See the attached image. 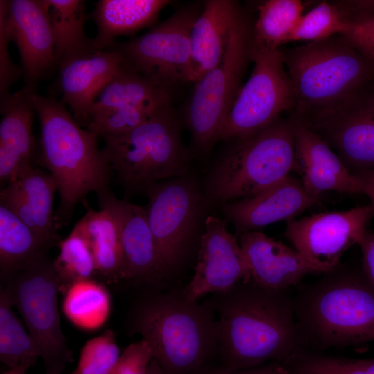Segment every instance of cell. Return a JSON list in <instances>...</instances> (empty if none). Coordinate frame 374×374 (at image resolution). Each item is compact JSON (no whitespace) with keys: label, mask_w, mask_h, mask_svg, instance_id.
Listing matches in <instances>:
<instances>
[{"label":"cell","mask_w":374,"mask_h":374,"mask_svg":"<svg viewBox=\"0 0 374 374\" xmlns=\"http://www.w3.org/2000/svg\"><path fill=\"white\" fill-rule=\"evenodd\" d=\"M171 105L123 107L92 115L87 129L98 137L123 134L152 118Z\"/></svg>","instance_id":"36"},{"label":"cell","mask_w":374,"mask_h":374,"mask_svg":"<svg viewBox=\"0 0 374 374\" xmlns=\"http://www.w3.org/2000/svg\"><path fill=\"white\" fill-rule=\"evenodd\" d=\"M57 184L49 172L33 167L3 186L0 205L12 212L51 248L60 242L53 200Z\"/></svg>","instance_id":"20"},{"label":"cell","mask_w":374,"mask_h":374,"mask_svg":"<svg viewBox=\"0 0 374 374\" xmlns=\"http://www.w3.org/2000/svg\"><path fill=\"white\" fill-rule=\"evenodd\" d=\"M258 9V18L252 25L251 41L274 48L290 42L304 15L303 3L300 0H268Z\"/></svg>","instance_id":"31"},{"label":"cell","mask_w":374,"mask_h":374,"mask_svg":"<svg viewBox=\"0 0 374 374\" xmlns=\"http://www.w3.org/2000/svg\"><path fill=\"white\" fill-rule=\"evenodd\" d=\"M335 3L347 12H374V0L338 1Z\"/></svg>","instance_id":"42"},{"label":"cell","mask_w":374,"mask_h":374,"mask_svg":"<svg viewBox=\"0 0 374 374\" xmlns=\"http://www.w3.org/2000/svg\"><path fill=\"white\" fill-rule=\"evenodd\" d=\"M172 107L130 132L105 136L103 150L125 192L186 175L190 154Z\"/></svg>","instance_id":"7"},{"label":"cell","mask_w":374,"mask_h":374,"mask_svg":"<svg viewBox=\"0 0 374 374\" xmlns=\"http://www.w3.org/2000/svg\"><path fill=\"white\" fill-rule=\"evenodd\" d=\"M144 191L149 226L170 279L186 256L202 197L195 183L184 177L151 184Z\"/></svg>","instance_id":"12"},{"label":"cell","mask_w":374,"mask_h":374,"mask_svg":"<svg viewBox=\"0 0 374 374\" xmlns=\"http://www.w3.org/2000/svg\"><path fill=\"white\" fill-rule=\"evenodd\" d=\"M291 121L295 136V167L300 170L305 190L317 197L326 191L362 193L358 177L331 147L313 131Z\"/></svg>","instance_id":"22"},{"label":"cell","mask_w":374,"mask_h":374,"mask_svg":"<svg viewBox=\"0 0 374 374\" xmlns=\"http://www.w3.org/2000/svg\"><path fill=\"white\" fill-rule=\"evenodd\" d=\"M146 374H163L157 361L152 358L149 363Z\"/></svg>","instance_id":"46"},{"label":"cell","mask_w":374,"mask_h":374,"mask_svg":"<svg viewBox=\"0 0 374 374\" xmlns=\"http://www.w3.org/2000/svg\"><path fill=\"white\" fill-rule=\"evenodd\" d=\"M130 332L149 345L163 374H200L218 357L213 310L204 301H189L182 289L139 299L131 313Z\"/></svg>","instance_id":"5"},{"label":"cell","mask_w":374,"mask_h":374,"mask_svg":"<svg viewBox=\"0 0 374 374\" xmlns=\"http://www.w3.org/2000/svg\"><path fill=\"white\" fill-rule=\"evenodd\" d=\"M111 310L110 295L101 283L92 278L76 281L65 291L63 311L75 326L95 330L106 322Z\"/></svg>","instance_id":"30"},{"label":"cell","mask_w":374,"mask_h":374,"mask_svg":"<svg viewBox=\"0 0 374 374\" xmlns=\"http://www.w3.org/2000/svg\"><path fill=\"white\" fill-rule=\"evenodd\" d=\"M356 175L361 183L362 193L368 196L374 213V168Z\"/></svg>","instance_id":"43"},{"label":"cell","mask_w":374,"mask_h":374,"mask_svg":"<svg viewBox=\"0 0 374 374\" xmlns=\"http://www.w3.org/2000/svg\"><path fill=\"white\" fill-rule=\"evenodd\" d=\"M53 32L57 67L96 52L93 39L84 33L86 1L83 0H43Z\"/></svg>","instance_id":"26"},{"label":"cell","mask_w":374,"mask_h":374,"mask_svg":"<svg viewBox=\"0 0 374 374\" xmlns=\"http://www.w3.org/2000/svg\"><path fill=\"white\" fill-rule=\"evenodd\" d=\"M320 203L319 197L309 194L301 181L289 175L256 195L222 204V210L240 235L276 222H288Z\"/></svg>","instance_id":"18"},{"label":"cell","mask_w":374,"mask_h":374,"mask_svg":"<svg viewBox=\"0 0 374 374\" xmlns=\"http://www.w3.org/2000/svg\"><path fill=\"white\" fill-rule=\"evenodd\" d=\"M0 20L19 50L26 87L57 66L49 17L43 0H1Z\"/></svg>","instance_id":"16"},{"label":"cell","mask_w":374,"mask_h":374,"mask_svg":"<svg viewBox=\"0 0 374 374\" xmlns=\"http://www.w3.org/2000/svg\"><path fill=\"white\" fill-rule=\"evenodd\" d=\"M242 10L231 0H209L190 31L189 82L197 83L222 60L231 30Z\"/></svg>","instance_id":"24"},{"label":"cell","mask_w":374,"mask_h":374,"mask_svg":"<svg viewBox=\"0 0 374 374\" xmlns=\"http://www.w3.org/2000/svg\"><path fill=\"white\" fill-rule=\"evenodd\" d=\"M199 13L179 10L143 35L111 47L123 55V63L170 90L189 82L190 31Z\"/></svg>","instance_id":"11"},{"label":"cell","mask_w":374,"mask_h":374,"mask_svg":"<svg viewBox=\"0 0 374 374\" xmlns=\"http://www.w3.org/2000/svg\"><path fill=\"white\" fill-rule=\"evenodd\" d=\"M346 24V15L335 2L323 1L303 15L290 42L323 41L342 35Z\"/></svg>","instance_id":"35"},{"label":"cell","mask_w":374,"mask_h":374,"mask_svg":"<svg viewBox=\"0 0 374 374\" xmlns=\"http://www.w3.org/2000/svg\"><path fill=\"white\" fill-rule=\"evenodd\" d=\"M59 247V254L53 260L61 283L60 290L65 292L72 283L91 278L97 272L90 243L76 224Z\"/></svg>","instance_id":"33"},{"label":"cell","mask_w":374,"mask_h":374,"mask_svg":"<svg viewBox=\"0 0 374 374\" xmlns=\"http://www.w3.org/2000/svg\"><path fill=\"white\" fill-rule=\"evenodd\" d=\"M358 244L362 254V269L374 285V232L367 230Z\"/></svg>","instance_id":"41"},{"label":"cell","mask_w":374,"mask_h":374,"mask_svg":"<svg viewBox=\"0 0 374 374\" xmlns=\"http://www.w3.org/2000/svg\"><path fill=\"white\" fill-rule=\"evenodd\" d=\"M0 102V182L5 186L35 167L40 152L33 132L35 112L26 88Z\"/></svg>","instance_id":"19"},{"label":"cell","mask_w":374,"mask_h":374,"mask_svg":"<svg viewBox=\"0 0 374 374\" xmlns=\"http://www.w3.org/2000/svg\"><path fill=\"white\" fill-rule=\"evenodd\" d=\"M24 87L40 125L39 162L57 186L60 204L55 222L58 229L69 224L75 206L84 202L89 193L98 195L109 190L112 171L95 133L83 129L62 101Z\"/></svg>","instance_id":"3"},{"label":"cell","mask_w":374,"mask_h":374,"mask_svg":"<svg viewBox=\"0 0 374 374\" xmlns=\"http://www.w3.org/2000/svg\"><path fill=\"white\" fill-rule=\"evenodd\" d=\"M100 208L109 211L119 228L123 250L122 279L155 287L170 278L148 221L145 207L120 199L110 190L97 195Z\"/></svg>","instance_id":"15"},{"label":"cell","mask_w":374,"mask_h":374,"mask_svg":"<svg viewBox=\"0 0 374 374\" xmlns=\"http://www.w3.org/2000/svg\"><path fill=\"white\" fill-rule=\"evenodd\" d=\"M238 236L251 278L263 287L288 290L299 285L305 275L317 274L296 249L262 232L253 231Z\"/></svg>","instance_id":"23"},{"label":"cell","mask_w":374,"mask_h":374,"mask_svg":"<svg viewBox=\"0 0 374 374\" xmlns=\"http://www.w3.org/2000/svg\"><path fill=\"white\" fill-rule=\"evenodd\" d=\"M274 374H293L290 370L283 364L276 362Z\"/></svg>","instance_id":"47"},{"label":"cell","mask_w":374,"mask_h":374,"mask_svg":"<svg viewBox=\"0 0 374 374\" xmlns=\"http://www.w3.org/2000/svg\"><path fill=\"white\" fill-rule=\"evenodd\" d=\"M30 367L26 364H19V365L10 368V369L3 374H27V370Z\"/></svg>","instance_id":"45"},{"label":"cell","mask_w":374,"mask_h":374,"mask_svg":"<svg viewBox=\"0 0 374 374\" xmlns=\"http://www.w3.org/2000/svg\"><path fill=\"white\" fill-rule=\"evenodd\" d=\"M85 206L87 211L76 224L90 243L96 271L109 282L122 280L123 257L117 222L107 210Z\"/></svg>","instance_id":"27"},{"label":"cell","mask_w":374,"mask_h":374,"mask_svg":"<svg viewBox=\"0 0 374 374\" xmlns=\"http://www.w3.org/2000/svg\"><path fill=\"white\" fill-rule=\"evenodd\" d=\"M50 248L12 212L0 205L1 278L21 268Z\"/></svg>","instance_id":"29"},{"label":"cell","mask_w":374,"mask_h":374,"mask_svg":"<svg viewBox=\"0 0 374 374\" xmlns=\"http://www.w3.org/2000/svg\"><path fill=\"white\" fill-rule=\"evenodd\" d=\"M343 12L346 15L347 24L341 35L374 64V12Z\"/></svg>","instance_id":"38"},{"label":"cell","mask_w":374,"mask_h":374,"mask_svg":"<svg viewBox=\"0 0 374 374\" xmlns=\"http://www.w3.org/2000/svg\"><path fill=\"white\" fill-rule=\"evenodd\" d=\"M283 51L295 94L289 118L310 130L374 81V64L341 35Z\"/></svg>","instance_id":"4"},{"label":"cell","mask_w":374,"mask_h":374,"mask_svg":"<svg viewBox=\"0 0 374 374\" xmlns=\"http://www.w3.org/2000/svg\"><path fill=\"white\" fill-rule=\"evenodd\" d=\"M152 358V351L144 340L132 343L121 354L111 374H146Z\"/></svg>","instance_id":"39"},{"label":"cell","mask_w":374,"mask_h":374,"mask_svg":"<svg viewBox=\"0 0 374 374\" xmlns=\"http://www.w3.org/2000/svg\"><path fill=\"white\" fill-rule=\"evenodd\" d=\"M232 145L218 159L205 186V199L222 205L251 197L289 176L295 168L294 126L278 118Z\"/></svg>","instance_id":"6"},{"label":"cell","mask_w":374,"mask_h":374,"mask_svg":"<svg viewBox=\"0 0 374 374\" xmlns=\"http://www.w3.org/2000/svg\"><path fill=\"white\" fill-rule=\"evenodd\" d=\"M285 365L293 374H374V358L331 356L302 348Z\"/></svg>","instance_id":"34"},{"label":"cell","mask_w":374,"mask_h":374,"mask_svg":"<svg viewBox=\"0 0 374 374\" xmlns=\"http://www.w3.org/2000/svg\"><path fill=\"white\" fill-rule=\"evenodd\" d=\"M8 291L0 292V359L10 368L19 364L33 366L40 357L39 350L30 333L26 332L13 310Z\"/></svg>","instance_id":"32"},{"label":"cell","mask_w":374,"mask_h":374,"mask_svg":"<svg viewBox=\"0 0 374 374\" xmlns=\"http://www.w3.org/2000/svg\"><path fill=\"white\" fill-rule=\"evenodd\" d=\"M312 131L336 151L353 174L373 168L374 81Z\"/></svg>","instance_id":"17"},{"label":"cell","mask_w":374,"mask_h":374,"mask_svg":"<svg viewBox=\"0 0 374 374\" xmlns=\"http://www.w3.org/2000/svg\"><path fill=\"white\" fill-rule=\"evenodd\" d=\"M373 216L371 205L316 213L288 221L285 235L317 273L326 274L359 244Z\"/></svg>","instance_id":"13"},{"label":"cell","mask_w":374,"mask_h":374,"mask_svg":"<svg viewBox=\"0 0 374 374\" xmlns=\"http://www.w3.org/2000/svg\"><path fill=\"white\" fill-rule=\"evenodd\" d=\"M121 353L111 330L88 340L71 374H111Z\"/></svg>","instance_id":"37"},{"label":"cell","mask_w":374,"mask_h":374,"mask_svg":"<svg viewBox=\"0 0 374 374\" xmlns=\"http://www.w3.org/2000/svg\"><path fill=\"white\" fill-rule=\"evenodd\" d=\"M170 1L166 0H100L91 18L97 26L93 39L96 52L110 48L114 39L134 33L157 19L160 11Z\"/></svg>","instance_id":"25"},{"label":"cell","mask_w":374,"mask_h":374,"mask_svg":"<svg viewBox=\"0 0 374 374\" xmlns=\"http://www.w3.org/2000/svg\"><path fill=\"white\" fill-rule=\"evenodd\" d=\"M252 24L242 12L233 25L220 64L197 83L185 112L193 142L201 151L219 141L224 120L240 90L250 57Z\"/></svg>","instance_id":"9"},{"label":"cell","mask_w":374,"mask_h":374,"mask_svg":"<svg viewBox=\"0 0 374 374\" xmlns=\"http://www.w3.org/2000/svg\"><path fill=\"white\" fill-rule=\"evenodd\" d=\"M123 55L114 47L73 59L60 66V91L80 125H88L90 111L120 69Z\"/></svg>","instance_id":"21"},{"label":"cell","mask_w":374,"mask_h":374,"mask_svg":"<svg viewBox=\"0 0 374 374\" xmlns=\"http://www.w3.org/2000/svg\"><path fill=\"white\" fill-rule=\"evenodd\" d=\"M276 364V362H269L258 366L233 371H224L220 368L211 374H274Z\"/></svg>","instance_id":"44"},{"label":"cell","mask_w":374,"mask_h":374,"mask_svg":"<svg viewBox=\"0 0 374 374\" xmlns=\"http://www.w3.org/2000/svg\"><path fill=\"white\" fill-rule=\"evenodd\" d=\"M170 103L169 89L122 63L93 104L89 118L119 107Z\"/></svg>","instance_id":"28"},{"label":"cell","mask_w":374,"mask_h":374,"mask_svg":"<svg viewBox=\"0 0 374 374\" xmlns=\"http://www.w3.org/2000/svg\"><path fill=\"white\" fill-rule=\"evenodd\" d=\"M1 278L37 346L46 374H62L73 357L61 328V283L54 260L44 252Z\"/></svg>","instance_id":"8"},{"label":"cell","mask_w":374,"mask_h":374,"mask_svg":"<svg viewBox=\"0 0 374 374\" xmlns=\"http://www.w3.org/2000/svg\"><path fill=\"white\" fill-rule=\"evenodd\" d=\"M254 66L226 117L219 140L231 141L253 134L268 127L283 112H292L295 94L281 48H274L251 41Z\"/></svg>","instance_id":"10"},{"label":"cell","mask_w":374,"mask_h":374,"mask_svg":"<svg viewBox=\"0 0 374 374\" xmlns=\"http://www.w3.org/2000/svg\"><path fill=\"white\" fill-rule=\"evenodd\" d=\"M292 296L302 348L322 353L374 342V285L362 267L339 264Z\"/></svg>","instance_id":"2"},{"label":"cell","mask_w":374,"mask_h":374,"mask_svg":"<svg viewBox=\"0 0 374 374\" xmlns=\"http://www.w3.org/2000/svg\"><path fill=\"white\" fill-rule=\"evenodd\" d=\"M251 278L237 235L228 231L226 220L208 217L193 276L182 289L186 297L197 301L203 296L227 290Z\"/></svg>","instance_id":"14"},{"label":"cell","mask_w":374,"mask_h":374,"mask_svg":"<svg viewBox=\"0 0 374 374\" xmlns=\"http://www.w3.org/2000/svg\"><path fill=\"white\" fill-rule=\"evenodd\" d=\"M287 290L267 288L251 278L204 301L215 315L221 370L285 364L301 348Z\"/></svg>","instance_id":"1"},{"label":"cell","mask_w":374,"mask_h":374,"mask_svg":"<svg viewBox=\"0 0 374 374\" xmlns=\"http://www.w3.org/2000/svg\"><path fill=\"white\" fill-rule=\"evenodd\" d=\"M11 42L5 25L0 20V100L9 96L12 85L23 75L21 69L13 64L9 53Z\"/></svg>","instance_id":"40"}]
</instances>
